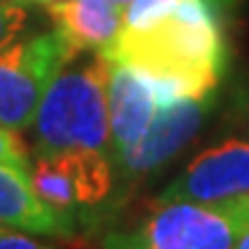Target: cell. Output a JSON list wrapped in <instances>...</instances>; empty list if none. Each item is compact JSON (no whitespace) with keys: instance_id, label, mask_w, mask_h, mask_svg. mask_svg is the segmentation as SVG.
Here are the masks:
<instances>
[{"instance_id":"cell-1","label":"cell","mask_w":249,"mask_h":249,"mask_svg":"<svg viewBox=\"0 0 249 249\" xmlns=\"http://www.w3.org/2000/svg\"><path fill=\"white\" fill-rule=\"evenodd\" d=\"M145 74L155 87L158 105L209 97L226 69V43L216 5L209 0H178V5L153 26L124 28L105 51Z\"/></svg>"},{"instance_id":"cell-2","label":"cell","mask_w":249,"mask_h":249,"mask_svg":"<svg viewBox=\"0 0 249 249\" xmlns=\"http://www.w3.org/2000/svg\"><path fill=\"white\" fill-rule=\"evenodd\" d=\"M107 82L109 61L99 51L87 61L71 59L53 76L33 120L38 155L64 150L112 153Z\"/></svg>"},{"instance_id":"cell-3","label":"cell","mask_w":249,"mask_h":249,"mask_svg":"<svg viewBox=\"0 0 249 249\" xmlns=\"http://www.w3.org/2000/svg\"><path fill=\"white\" fill-rule=\"evenodd\" d=\"M247 231L249 201L231 206L155 201L138 224L107 231L102 249H236Z\"/></svg>"},{"instance_id":"cell-4","label":"cell","mask_w":249,"mask_h":249,"mask_svg":"<svg viewBox=\"0 0 249 249\" xmlns=\"http://www.w3.org/2000/svg\"><path fill=\"white\" fill-rule=\"evenodd\" d=\"M76 56L59 28L18 36L0 49V124L26 130L53 76Z\"/></svg>"},{"instance_id":"cell-5","label":"cell","mask_w":249,"mask_h":249,"mask_svg":"<svg viewBox=\"0 0 249 249\" xmlns=\"http://www.w3.org/2000/svg\"><path fill=\"white\" fill-rule=\"evenodd\" d=\"M158 201L231 206L249 201V140L229 138L206 148L178 173Z\"/></svg>"},{"instance_id":"cell-6","label":"cell","mask_w":249,"mask_h":249,"mask_svg":"<svg viewBox=\"0 0 249 249\" xmlns=\"http://www.w3.org/2000/svg\"><path fill=\"white\" fill-rule=\"evenodd\" d=\"M213 102L216 97L209 94L194 99H176L171 105L158 107L148 132L138 142L122 150H112L117 178L124 183H132L176 158L203 127Z\"/></svg>"},{"instance_id":"cell-7","label":"cell","mask_w":249,"mask_h":249,"mask_svg":"<svg viewBox=\"0 0 249 249\" xmlns=\"http://www.w3.org/2000/svg\"><path fill=\"white\" fill-rule=\"evenodd\" d=\"M109 130H112V150H122L135 145L158 112V94L153 82L127 64L109 61Z\"/></svg>"},{"instance_id":"cell-8","label":"cell","mask_w":249,"mask_h":249,"mask_svg":"<svg viewBox=\"0 0 249 249\" xmlns=\"http://www.w3.org/2000/svg\"><path fill=\"white\" fill-rule=\"evenodd\" d=\"M46 5L76 53L105 51L124 23V5L117 0H51Z\"/></svg>"},{"instance_id":"cell-9","label":"cell","mask_w":249,"mask_h":249,"mask_svg":"<svg viewBox=\"0 0 249 249\" xmlns=\"http://www.w3.org/2000/svg\"><path fill=\"white\" fill-rule=\"evenodd\" d=\"M0 226L41 236L74 234L38 198V194L31 186V176L10 165H0Z\"/></svg>"},{"instance_id":"cell-10","label":"cell","mask_w":249,"mask_h":249,"mask_svg":"<svg viewBox=\"0 0 249 249\" xmlns=\"http://www.w3.org/2000/svg\"><path fill=\"white\" fill-rule=\"evenodd\" d=\"M178 5V0H130L124 5V28H145L165 18Z\"/></svg>"},{"instance_id":"cell-11","label":"cell","mask_w":249,"mask_h":249,"mask_svg":"<svg viewBox=\"0 0 249 249\" xmlns=\"http://www.w3.org/2000/svg\"><path fill=\"white\" fill-rule=\"evenodd\" d=\"M28 13L18 0H0V49H5L10 41H16L26 28Z\"/></svg>"},{"instance_id":"cell-12","label":"cell","mask_w":249,"mask_h":249,"mask_svg":"<svg viewBox=\"0 0 249 249\" xmlns=\"http://www.w3.org/2000/svg\"><path fill=\"white\" fill-rule=\"evenodd\" d=\"M0 165H10V168H16V171L31 173L26 145L20 142L16 130L5 127V124H0Z\"/></svg>"},{"instance_id":"cell-13","label":"cell","mask_w":249,"mask_h":249,"mask_svg":"<svg viewBox=\"0 0 249 249\" xmlns=\"http://www.w3.org/2000/svg\"><path fill=\"white\" fill-rule=\"evenodd\" d=\"M0 249H51V247L36 242L33 236H28V231L0 226Z\"/></svg>"},{"instance_id":"cell-14","label":"cell","mask_w":249,"mask_h":249,"mask_svg":"<svg viewBox=\"0 0 249 249\" xmlns=\"http://www.w3.org/2000/svg\"><path fill=\"white\" fill-rule=\"evenodd\" d=\"M236 249H249V231L242 236V239H239V244H236Z\"/></svg>"},{"instance_id":"cell-15","label":"cell","mask_w":249,"mask_h":249,"mask_svg":"<svg viewBox=\"0 0 249 249\" xmlns=\"http://www.w3.org/2000/svg\"><path fill=\"white\" fill-rule=\"evenodd\" d=\"M209 3H213L216 8H221V5H231V3H236V0H209Z\"/></svg>"},{"instance_id":"cell-16","label":"cell","mask_w":249,"mask_h":249,"mask_svg":"<svg viewBox=\"0 0 249 249\" xmlns=\"http://www.w3.org/2000/svg\"><path fill=\"white\" fill-rule=\"evenodd\" d=\"M18 3H46V0H18Z\"/></svg>"},{"instance_id":"cell-17","label":"cell","mask_w":249,"mask_h":249,"mask_svg":"<svg viewBox=\"0 0 249 249\" xmlns=\"http://www.w3.org/2000/svg\"><path fill=\"white\" fill-rule=\"evenodd\" d=\"M117 3H120V5H127V3H130V0H117Z\"/></svg>"},{"instance_id":"cell-18","label":"cell","mask_w":249,"mask_h":249,"mask_svg":"<svg viewBox=\"0 0 249 249\" xmlns=\"http://www.w3.org/2000/svg\"><path fill=\"white\" fill-rule=\"evenodd\" d=\"M46 3H51V0H46Z\"/></svg>"}]
</instances>
